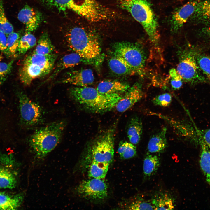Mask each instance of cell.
<instances>
[{
    "label": "cell",
    "mask_w": 210,
    "mask_h": 210,
    "mask_svg": "<svg viewBox=\"0 0 210 210\" xmlns=\"http://www.w3.org/2000/svg\"><path fill=\"white\" fill-rule=\"evenodd\" d=\"M130 87L129 85L119 81L107 80L100 82L96 89L103 94H120L125 92Z\"/></svg>",
    "instance_id": "d6986e66"
},
{
    "label": "cell",
    "mask_w": 210,
    "mask_h": 210,
    "mask_svg": "<svg viewBox=\"0 0 210 210\" xmlns=\"http://www.w3.org/2000/svg\"><path fill=\"white\" fill-rule=\"evenodd\" d=\"M84 60L81 56L75 52L65 55L59 60L52 73L45 82L52 80L63 70L77 65Z\"/></svg>",
    "instance_id": "2e32d148"
},
{
    "label": "cell",
    "mask_w": 210,
    "mask_h": 210,
    "mask_svg": "<svg viewBox=\"0 0 210 210\" xmlns=\"http://www.w3.org/2000/svg\"><path fill=\"white\" fill-rule=\"evenodd\" d=\"M199 140L203 142L210 149V129L204 130H196Z\"/></svg>",
    "instance_id": "74e56055"
},
{
    "label": "cell",
    "mask_w": 210,
    "mask_h": 210,
    "mask_svg": "<svg viewBox=\"0 0 210 210\" xmlns=\"http://www.w3.org/2000/svg\"><path fill=\"white\" fill-rule=\"evenodd\" d=\"M110 163L92 161L88 171V176L93 178L103 179L106 176Z\"/></svg>",
    "instance_id": "603a6c76"
},
{
    "label": "cell",
    "mask_w": 210,
    "mask_h": 210,
    "mask_svg": "<svg viewBox=\"0 0 210 210\" xmlns=\"http://www.w3.org/2000/svg\"><path fill=\"white\" fill-rule=\"evenodd\" d=\"M130 210H153L152 203L142 200L134 201L128 207Z\"/></svg>",
    "instance_id": "8d00e7d4"
},
{
    "label": "cell",
    "mask_w": 210,
    "mask_h": 210,
    "mask_svg": "<svg viewBox=\"0 0 210 210\" xmlns=\"http://www.w3.org/2000/svg\"><path fill=\"white\" fill-rule=\"evenodd\" d=\"M19 100L20 122L23 125H37L43 120L42 108L36 102L31 100L23 92L16 93Z\"/></svg>",
    "instance_id": "ba28073f"
},
{
    "label": "cell",
    "mask_w": 210,
    "mask_h": 210,
    "mask_svg": "<svg viewBox=\"0 0 210 210\" xmlns=\"http://www.w3.org/2000/svg\"><path fill=\"white\" fill-rule=\"evenodd\" d=\"M143 93L141 85L136 83L128 89L117 104L115 107L120 112L127 111L143 97Z\"/></svg>",
    "instance_id": "5bb4252c"
},
{
    "label": "cell",
    "mask_w": 210,
    "mask_h": 210,
    "mask_svg": "<svg viewBox=\"0 0 210 210\" xmlns=\"http://www.w3.org/2000/svg\"><path fill=\"white\" fill-rule=\"evenodd\" d=\"M17 181L14 174L8 169L0 164V188L13 189Z\"/></svg>",
    "instance_id": "cb8c5ba5"
},
{
    "label": "cell",
    "mask_w": 210,
    "mask_h": 210,
    "mask_svg": "<svg viewBox=\"0 0 210 210\" xmlns=\"http://www.w3.org/2000/svg\"><path fill=\"white\" fill-rule=\"evenodd\" d=\"M24 199L23 194L10 195L0 192V210H15L19 207Z\"/></svg>",
    "instance_id": "ffe728a7"
},
{
    "label": "cell",
    "mask_w": 210,
    "mask_h": 210,
    "mask_svg": "<svg viewBox=\"0 0 210 210\" xmlns=\"http://www.w3.org/2000/svg\"><path fill=\"white\" fill-rule=\"evenodd\" d=\"M0 31L7 36L13 32V27L6 15L3 0H0Z\"/></svg>",
    "instance_id": "4dcf8cb0"
},
{
    "label": "cell",
    "mask_w": 210,
    "mask_h": 210,
    "mask_svg": "<svg viewBox=\"0 0 210 210\" xmlns=\"http://www.w3.org/2000/svg\"><path fill=\"white\" fill-rule=\"evenodd\" d=\"M48 8L56 9L59 12L69 10L78 15L86 7L89 0H38Z\"/></svg>",
    "instance_id": "4fadbf2b"
},
{
    "label": "cell",
    "mask_w": 210,
    "mask_h": 210,
    "mask_svg": "<svg viewBox=\"0 0 210 210\" xmlns=\"http://www.w3.org/2000/svg\"><path fill=\"white\" fill-rule=\"evenodd\" d=\"M151 203L155 210H172L174 208L172 198L165 193L156 195L153 198Z\"/></svg>",
    "instance_id": "d4e9b609"
},
{
    "label": "cell",
    "mask_w": 210,
    "mask_h": 210,
    "mask_svg": "<svg viewBox=\"0 0 210 210\" xmlns=\"http://www.w3.org/2000/svg\"><path fill=\"white\" fill-rule=\"evenodd\" d=\"M120 6L142 26L149 40L158 42L160 34L156 18L147 0H121Z\"/></svg>",
    "instance_id": "277c9868"
},
{
    "label": "cell",
    "mask_w": 210,
    "mask_h": 210,
    "mask_svg": "<svg viewBox=\"0 0 210 210\" xmlns=\"http://www.w3.org/2000/svg\"><path fill=\"white\" fill-rule=\"evenodd\" d=\"M209 31L210 32V27H209Z\"/></svg>",
    "instance_id": "ab89813d"
},
{
    "label": "cell",
    "mask_w": 210,
    "mask_h": 210,
    "mask_svg": "<svg viewBox=\"0 0 210 210\" xmlns=\"http://www.w3.org/2000/svg\"><path fill=\"white\" fill-rule=\"evenodd\" d=\"M201 142V152L200 159V166L207 182L210 186V150L202 141Z\"/></svg>",
    "instance_id": "484cf974"
},
{
    "label": "cell",
    "mask_w": 210,
    "mask_h": 210,
    "mask_svg": "<svg viewBox=\"0 0 210 210\" xmlns=\"http://www.w3.org/2000/svg\"><path fill=\"white\" fill-rule=\"evenodd\" d=\"M191 52H179V62L176 71L183 80L191 83L204 82V78L201 74L196 59Z\"/></svg>",
    "instance_id": "9c48e42d"
},
{
    "label": "cell",
    "mask_w": 210,
    "mask_h": 210,
    "mask_svg": "<svg viewBox=\"0 0 210 210\" xmlns=\"http://www.w3.org/2000/svg\"><path fill=\"white\" fill-rule=\"evenodd\" d=\"M0 51L7 55V36L0 31Z\"/></svg>",
    "instance_id": "f35d334b"
},
{
    "label": "cell",
    "mask_w": 210,
    "mask_h": 210,
    "mask_svg": "<svg viewBox=\"0 0 210 210\" xmlns=\"http://www.w3.org/2000/svg\"><path fill=\"white\" fill-rule=\"evenodd\" d=\"M76 191L79 195L86 199L103 200L107 196V187L103 179L92 178L83 181Z\"/></svg>",
    "instance_id": "30bf717a"
},
{
    "label": "cell",
    "mask_w": 210,
    "mask_h": 210,
    "mask_svg": "<svg viewBox=\"0 0 210 210\" xmlns=\"http://www.w3.org/2000/svg\"><path fill=\"white\" fill-rule=\"evenodd\" d=\"M68 46L85 61L98 57L101 52L100 42L97 34L88 28L75 27L66 34Z\"/></svg>",
    "instance_id": "3957f363"
},
{
    "label": "cell",
    "mask_w": 210,
    "mask_h": 210,
    "mask_svg": "<svg viewBox=\"0 0 210 210\" xmlns=\"http://www.w3.org/2000/svg\"><path fill=\"white\" fill-rule=\"evenodd\" d=\"M118 151L120 156L124 159L132 158L136 154V147L134 145L127 141H121L119 143Z\"/></svg>",
    "instance_id": "f546056e"
},
{
    "label": "cell",
    "mask_w": 210,
    "mask_h": 210,
    "mask_svg": "<svg viewBox=\"0 0 210 210\" xmlns=\"http://www.w3.org/2000/svg\"><path fill=\"white\" fill-rule=\"evenodd\" d=\"M14 61L6 63L0 62V85L6 80L11 73Z\"/></svg>",
    "instance_id": "836d02e7"
},
{
    "label": "cell",
    "mask_w": 210,
    "mask_h": 210,
    "mask_svg": "<svg viewBox=\"0 0 210 210\" xmlns=\"http://www.w3.org/2000/svg\"><path fill=\"white\" fill-rule=\"evenodd\" d=\"M66 124L64 120L53 122L36 130L30 136L29 145L36 161L44 159L58 145Z\"/></svg>",
    "instance_id": "6da1fadb"
},
{
    "label": "cell",
    "mask_w": 210,
    "mask_h": 210,
    "mask_svg": "<svg viewBox=\"0 0 210 210\" xmlns=\"http://www.w3.org/2000/svg\"><path fill=\"white\" fill-rule=\"evenodd\" d=\"M57 55L53 53L42 55L33 52L27 56L19 70V76L25 85L34 80L48 74L52 69Z\"/></svg>",
    "instance_id": "5b68a950"
},
{
    "label": "cell",
    "mask_w": 210,
    "mask_h": 210,
    "mask_svg": "<svg viewBox=\"0 0 210 210\" xmlns=\"http://www.w3.org/2000/svg\"><path fill=\"white\" fill-rule=\"evenodd\" d=\"M199 3L190 1L178 8L173 13L170 20L171 31H178L195 12Z\"/></svg>",
    "instance_id": "8fae6325"
},
{
    "label": "cell",
    "mask_w": 210,
    "mask_h": 210,
    "mask_svg": "<svg viewBox=\"0 0 210 210\" xmlns=\"http://www.w3.org/2000/svg\"><path fill=\"white\" fill-rule=\"evenodd\" d=\"M114 131L109 129L97 136L92 142V160L110 163L114 154Z\"/></svg>",
    "instance_id": "52a82bcc"
},
{
    "label": "cell",
    "mask_w": 210,
    "mask_h": 210,
    "mask_svg": "<svg viewBox=\"0 0 210 210\" xmlns=\"http://www.w3.org/2000/svg\"><path fill=\"white\" fill-rule=\"evenodd\" d=\"M114 53L124 58L137 74L142 77L146 55L142 47L138 43L128 42L116 43L113 45Z\"/></svg>",
    "instance_id": "8992f818"
},
{
    "label": "cell",
    "mask_w": 210,
    "mask_h": 210,
    "mask_svg": "<svg viewBox=\"0 0 210 210\" xmlns=\"http://www.w3.org/2000/svg\"><path fill=\"white\" fill-rule=\"evenodd\" d=\"M195 12L202 19L210 23V0L199 3Z\"/></svg>",
    "instance_id": "1f68e13d"
},
{
    "label": "cell",
    "mask_w": 210,
    "mask_h": 210,
    "mask_svg": "<svg viewBox=\"0 0 210 210\" xmlns=\"http://www.w3.org/2000/svg\"><path fill=\"white\" fill-rule=\"evenodd\" d=\"M167 128L164 127L150 138L147 146L149 152L151 153H161L167 146L166 136Z\"/></svg>",
    "instance_id": "ac0fdd59"
},
{
    "label": "cell",
    "mask_w": 210,
    "mask_h": 210,
    "mask_svg": "<svg viewBox=\"0 0 210 210\" xmlns=\"http://www.w3.org/2000/svg\"><path fill=\"white\" fill-rule=\"evenodd\" d=\"M20 38L19 33L13 32L7 36V56H14L16 55Z\"/></svg>",
    "instance_id": "f1b7e54d"
},
{
    "label": "cell",
    "mask_w": 210,
    "mask_h": 210,
    "mask_svg": "<svg viewBox=\"0 0 210 210\" xmlns=\"http://www.w3.org/2000/svg\"><path fill=\"white\" fill-rule=\"evenodd\" d=\"M36 43V39L35 36L31 33L26 32L20 38L17 54L21 55L24 54Z\"/></svg>",
    "instance_id": "83f0119b"
},
{
    "label": "cell",
    "mask_w": 210,
    "mask_h": 210,
    "mask_svg": "<svg viewBox=\"0 0 210 210\" xmlns=\"http://www.w3.org/2000/svg\"><path fill=\"white\" fill-rule=\"evenodd\" d=\"M18 20L25 26L26 32L31 33L36 30L41 21V16L33 8L26 5L19 12Z\"/></svg>",
    "instance_id": "9a60e30c"
},
{
    "label": "cell",
    "mask_w": 210,
    "mask_h": 210,
    "mask_svg": "<svg viewBox=\"0 0 210 210\" xmlns=\"http://www.w3.org/2000/svg\"><path fill=\"white\" fill-rule=\"evenodd\" d=\"M169 74L171 78L170 81L172 88L174 90L180 88L183 84V80L176 69L174 68L171 69Z\"/></svg>",
    "instance_id": "d590c367"
},
{
    "label": "cell",
    "mask_w": 210,
    "mask_h": 210,
    "mask_svg": "<svg viewBox=\"0 0 210 210\" xmlns=\"http://www.w3.org/2000/svg\"><path fill=\"white\" fill-rule=\"evenodd\" d=\"M143 163L144 177L149 178L156 173L160 166V159L157 155L147 154L144 158Z\"/></svg>",
    "instance_id": "7402d4cb"
},
{
    "label": "cell",
    "mask_w": 210,
    "mask_h": 210,
    "mask_svg": "<svg viewBox=\"0 0 210 210\" xmlns=\"http://www.w3.org/2000/svg\"><path fill=\"white\" fill-rule=\"evenodd\" d=\"M197 58L199 67L210 82V57L206 55H202Z\"/></svg>",
    "instance_id": "d6a6232c"
},
{
    "label": "cell",
    "mask_w": 210,
    "mask_h": 210,
    "mask_svg": "<svg viewBox=\"0 0 210 210\" xmlns=\"http://www.w3.org/2000/svg\"><path fill=\"white\" fill-rule=\"evenodd\" d=\"M55 47L46 32L43 33L39 38L33 53L46 55L52 53Z\"/></svg>",
    "instance_id": "4316f807"
},
{
    "label": "cell",
    "mask_w": 210,
    "mask_h": 210,
    "mask_svg": "<svg viewBox=\"0 0 210 210\" xmlns=\"http://www.w3.org/2000/svg\"><path fill=\"white\" fill-rule=\"evenodd\" d=\"M108 60L110 69L114 74L119 76H131L136 73L131 66L121 56L114 53Z\"/></svg>",
    "instance_id": "e0dca14e"
},
{
    "label": "cell",
    "mask_w": 210,
    "mask_h": 210,
    "mask_svg": "<svg viewBox=\"0 0 210 210\" xmlns=\"http://www.w3.org/2000/svg\"><path fill=\"white\" fill-rule=\"evenodd\" d=\"M143 131L141 120L138 117L132 118L129 121L127 134L130 142L135 145L140 141Z\"/></svg>",
    "instance_id": "44dd1931"
},
{
    "label": "cell",
    "mask_w": 210,
    "mask_h": 210,
    "mask_svg": "<svg viewBox=\"0 0 210 210\" xmlns=\"http://www.w3.org/2000/svg\"><path fill=\"white\" fill-rule=\"evenodd\" d=\"M172 101V97L169 93L160 94L152 100L153 103L155 105L166 107L169 106Z\"/></svg>",
    "instance_id": "e575fe53"
},
{
    "label": "cell",
    "mask_w": 210,
    "mask_h": 210,
    "mask_svg": "<svg viewBox=\"0 0 210 210\" xmlns=\"http://www.w3.org/2000/svg\"><path fill=\"white\" fill-rule=\"evenodd\" d=\"M94 80L92 70L84 69L68 72L57 82L71 84L76 86L87 87L92 84Z\"/></svg>",
    "instance_id": "7c38bea8"
},
{
    "label": "cell",
    "mask_w": 210,
    "mask_h": 210,
    "mask_svg": "<svg viewBox=\"0 0 210 210\" xmlns=\"http://www.w3.org/2000/svg\"><path fill=\"white\" fill-rule=\"evenodd\" d=\"M69 93L71 98L85 109L96 113L110 111L122 97L118 94H103L97 89L88 86L71 88Z\"/></svg>",
    "instance_id": "7a4b0ae2"
}]
</instances>
